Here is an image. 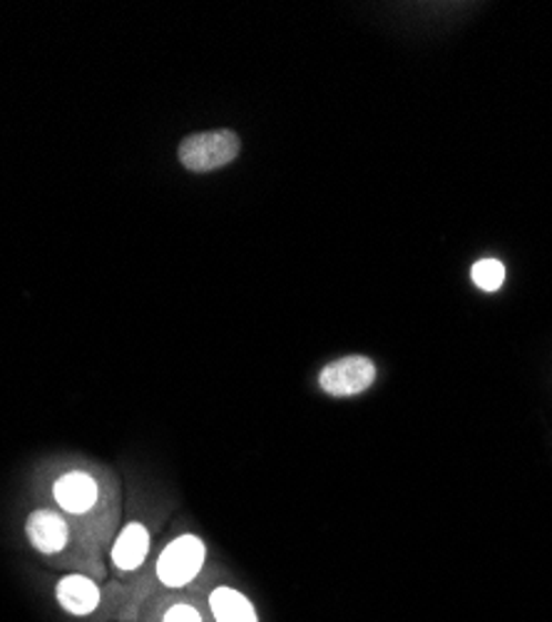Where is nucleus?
I'll list each match as a JSON object with an SVG mask.
<instances>
[{"mask_svg":"<svg viewBox=\"0 0 552 622\" xmlns=\"http://www.w3.org/2000/svg\"><path fill=\"white\" fill-rule=\"evenodd\" d=\"M242 140L232 130H209V132H194L184 137L180 145V162L184 170L197 172H214L224 165H229L239 157Z\"/></svg>","mask_w":552,"mask_h":622,"instance_id":"obj_1","label":"nucleus"},{"mask_svg":"<svg viewBox=\"0 0 552 622\" xmlns=\"http://www.w3.org/2000/svg\"><path fill=\"white\" fill-rule=\"evenodd\" d=\"M204 555H207V548H204L197 536L175 538L157 558L160 583L167 588H182L192 583L204 565Z\"/></svg>","mask_w":552,"mask_h":622,"instance_id":"obj_2","label":"nucleus"},{"mask_svg":"<svg viewBox=\"0 0 552 622\" xmlns=\"http://www.w3.org/2000/svg\"><path fill=\"white\" fill-rule=\"evenodd\" d=\"M376 381V364L366 356H344L339 361L324 366L319 374V386L334 399H349L364 394Z\"/></svg>","mask_w":552,"mask_h":622,"instance_id":"obj_3","label":"nucleus"},{"mask_svg":"<svg viewBox=\"0 0 552 622\" xmlns=\"http://www.w3.org/2000/svg\"><path fill=\"white\" fill-rule=\"evenodd\" d=\"M25 536L38 553L43 555H58L60 550L68 545L70 528L65 518L50 508H40L33 511L25 520Z\"/></svg>","mask_w":552,"mask_h":622,"instance_id":"obj_4","label":"nucleus"},{"mask_svg":"<svg viewBox=\"0 0 552 622\" xmlns=\"http://www.w3.org/2000/svg\"><path fill=\"white\" fill-rule=\"evenodd\" d=\"M53 496L55 503L63 508L65 513L83 516L92 511V506L98 503L100 486L88 471H68L55 481Z\"/></svg>","mask_w":552,"mask_h":622,"instance_id":"obj_5","label":"nucleus"},{"mask_svg":"<svg viewBox=\"0 0 552 622\" xmlns=\"http://www.w3.org/2000/svg\"><path fill=\"white\" fill-rule=\"evenodd\" d=\"M55 600L68 615L85 618V615L95 613V610L100 608L102 593H100V585L95 583V580L75 573V575H65L58 580Z\"/></svg>","mask_w":552,"mask_h":622,"instance_id":"obj_6","label":"nucleus"},{"mask_svg":"<svg viewBox=\"0 0 552 622\" xmlns=\"http://www.w3.org/2000/svg\"><path fill=\"white\" fill-rule=\"evenodd\" d=\"M147 553H150L147 528L137 523V520H132V523L120 530L115 545H112V565L122 570V573H132V570L142 568Z\"/></svg>","mask_w":552,"mask_h":622,"instance_id":"obj_7","label":"nucleus"},{"mask_svg":"<svg viewBox=\"0 0 552 622\" xmlns=\"http://www.w3.org/2000/svg\"><path fill=\"white\" fill-rule=\"evenodd\" d=\"M209 608L212 615L217 622H259L257 610L234 588H217L209 595Z\"/></svg>","mask_w":552,"mask_h":622,"instance_id":"obj_8","label":"nucleus"},{"mask_svg":"<svg viewBox=\"0 0 552 622\" xmlns=\"http://www.w3.org/2000/svg\"><path fill=\"white\" fill-rule=\"evenodd\" d=\"M470 274H473V282L483 292H495V289L503 287V282H505V267L498 259L476 262V267Z\"/></svg>","mask_w":552,"mask_h":622,"instance_id":"obj_9","label":"nucleus"},{"mask_svg":"<svg viewBox=\"0 0 552 622\" xmlns=\"http://www.w3.org/2000/svg\"><path fill=\"white\" fill-rule=\"evenodd\" d=\"M162 622H202V615L194 605L177 603V605H172L167 610L165 618H162Z\"/></svg>","mask_w":552,"mask_h":622,"instance_id":"obj_10","label":"nucleus"}]
</instances>
